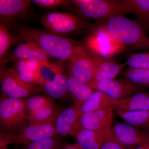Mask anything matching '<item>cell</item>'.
Instances as JSON below:
<instances>
[{
	"label": "cell",
	"instance_id": "25",
	"mask_svg": "<svg viewBox=\"0 0 149 149\" xmlns=\"http://www.w3.org/2000/svg\"><path fill=\"white\" fill-rule=\"evenodd\" d=\"M132 13L138 17L139 22L149 28V0H125Z\"/></svg>",
	"mask_w": 149,
	"mask_h": 149
},
{
	"label": "cell",
	"instance_id": "32",
	"mask_svg": "<svg viewBox=\"0 0 149 149\" xmlns=\"http://www.w3.org/2000/svg\"><path fill=\"white\" fill-rule=\"evenodd\" d=\"M32 2L44 9H53L58 8H69L72 5V1L69 0H32Z\"/></svg>",
	"mask_w": 149,
	"mask_h": 149
},
{
	"label": "cell",
	"instance_id": "10",
	"mask_svg": "<svg viewBox=\"0 0 149 149\" xmlns=\"http://www.w3.org/2000/svg\"><path fill=\"white\" fill-rule=\"evenodd\" d=\"M108 139L125 146L149 144V132L140 130L127 123H120L112 126Z\"/></svg>",
	"mask_w": 149,
	"mask_h": 149
},
{
	"label": "cell",
	"instance_id": "21",
	"mask_svg": "<svg viewBox=\"0 0 149 149\" xmlns=\"http://www.w3.org/2000/svg\"><path fill=\"white\" fill-rule=\"evenodd\" d=\"M68 93L70 95L74 105L79 107L92 95L95 90L88 84L78 82L68 74L67 77Z\"/></svg>",
	"mask_w": 149,
	"mask_h": 149
},
{
	"label": "cell",
	"instance_id": "31",
	"mask_svg": "<svg viewBox=\"0 0 149 149\" xmlns=\"http://www.w3.org/2000/svg\"><path fill=\"white\" fill-rule=\"evenodd\" d=\"M129 67L149 70V52L133 54L126 60Z\"/></svg>",
	"mask_w": 149,
	"mask_h": 149
},
{
	"label": "cell",
	"instance_id": "19",
	"mask_svg": "<svg viewBox=\"0 0 149 149\" xmlns=\"http://www.w3.org/2000/svg\"><path fill=\"white\" fill-rule=\"evenodd\" d=\"M42 63L31 60H20L14 62L11 68L22 81L37 84L38 70Z\"/></svg>",
	"mask_w": 149,
	"mask_h": 149
},
{
	"label": "cell",
	"instance_id": "7",
	"mask_svg": "<svg viewBox=\"0 0 149 149\" xmlns=\"http://www.w3.org/2000/svg\"><path fill=\"white\" fill-rule=\"evenodd\" d=\"M0 83L3 97L14 99H24L43 91L42 87L37 84L25 83L10 68L1 70Z\"/></svg>",
	"mask_w": 149,
	"mask_h": 149
},
{
	"label": "cell",
	"instance_id": "2",
	"mask_svg": "<svg viewBox=\"0 0 149 149\" xmlns=\"http://www.w3.org/2000/svg\"><path fill=\"white\" fill-rule=\"evenodd\" d=\"M102 24L115 40L126 47L138 50L149 49L147 28L140 22L117 15L105 19Z\"/></svg>",
	"mask_w": 149,
	"mask_h": 149
},
{
	"label": "cell",
	"instance_id": "20",
	"mask_svg": "<svg viewBox=\"0 0 149 149\" xmlns=\"http://www.w3.org/2000/svg\"><path fill=\"white\" fill-rule=\"evenodd\" d=\"M67 77L61 65L54 78L42 86L43 91L53 99L64 97L68 93Z\"/></svg>",
	"mask_w": 149,
	"mask_h": 149
},
{
	"label": "cell",
	"instance_id": "12",
	"mask_svg": "<svg viewBox=\"0 0 149 149\" xmlns=\"http://www.w3.org/2000/svg\"><path fill=\"white\" fill-rule=\"evenodd\" d=\"M81 113L78 108L74 105L69 106L61 111L55 123L58 135L75 137L82 128L80 123Z\"/></svg>",
	"mask_w": 149,
	"mask_h": 149
},
{
	"label": "cell",
	"instance_id": "37",
	"mask_svg": "<svg viewBox=\"0 0 149 149\" xmlns=\"http://www.w3.org/2000/svg\"><path fill=\"white\" fill-rule=\"evenodd\" d=\"M131 149H132V148H131Z\"/></svg>",
	"mask_w": 149,
	"mask_h": 149
},
{
	"label": "cell",
	"instance_id": "27",
	"mask_svg": "<svg viewBox=\"0 0 149 149\" xmlns=\"http://www.w3.org/2000/svg\"><path fill=\"white\" fill-rule=\"evenodd\" d=\"M122 76L134 84L149 88V70L129 67L123 71Z\"/></svg>",
	"mask_w": 149,
	"mask_h": 149
},
{
	"label": "cell",
	"instance_id": "13",
	"mask_svg": "<svg viewBox=\"0 0 149 149\" xmlns=\"http://www.w3.org/2000/svg\"><path fill=\"white\" fill-rule=\"evenodd\" d=\"M49 57L44 51L35 43L25 42L18 45L12 52L8 54L0 65L1 70L6 67L8 62L20 60H31L40 62L49 61Z\"/></svg>",
	"mask_w": 149,
	"mask_h": 149
},
{
	"label": "cell",
	"instance_id": "36",
	"mask_svg": "<svg viewBox=\"0 0 149 149\" xmlns=\"http://www.w3.org/2000/svg\"><path fill=\"white\" fill-rule=\"evenodd\" d=\"M61 147L60 148H57V149H61Z\"/></svg>",
	"mask_w": 149,
	"mask_h": 149
},
{
	"label": "cell",
	"instance_id": "9",
	"mask_svg": "<svg viewBox=\"0 0 149 149\" xmlns=\"http://www.w3.org/2000/svg\"><path fill=\"white\" fill-rule=\"evenodd\" d=\"M69 75L78 82L88 84L93 80L95 71L91 53L84 45L78 44L69 60Z\"/></svg>",
	"mask_w": 149,
	"mask_h": 149
},
{
	"label": "cell",
	"instance_id": "28",
	"mask_svg": "<svg viewBox=\"0 0 149 149\" xmlns=\"http://www.w3.org/2000/svg\"><path fill=\"white\" fill-rule=\"evenodd\" d=\"M5 24H0V64H1L8 51L17 41Z\"/></svg>",
	"mask_w": 149,
	"mask_h": 149
},
{
	"label": "cell",
	"instance_id": "35",
	"mask_svg": "<svg viewBox=\"0 0 149 149\" xmlns=\"http://www.w3.org/2000/svg\"><path fill=\"white\" fill-rule=\"evenodd\" d=\"M0 149H9L7 148L6 147H3V148H0Z\"/></svg>",
	"mask_w": 149,
	"mask_h": 149
},
{
	"label": "cell",
	"instance_id": "1",
	"mask_svg": "<svg viewBox=\"0 0 149 149\" xmlns=\"http://www.w3.org/2000/svg\"><path fill=\"white\" fill-rule=\"evenodd\" d=\"M18 36L17 40L35 43L49 57L61 62L69 60L79 44L72 39L38 28L21 27Z\"/></svg>",
	"mask_w": 149,
	"mask_h": 149
},
{
	"label": "cell",
	"instance_id": "14",
	"mask_svg": "<svg viewBox=\"0 0 149 149\" xmlns=\"http://www.w3.org/2000/svg\"><path fill=\"white\" fill-rule=\"evenodd\" d=\"M113 109L112 107L91 112L81 113L80 123L81 128L97 130L111 128Z\"/></svg>",
	"mask_w": 149,
	"mask_h": 149
},
{
	"label": "cell",
	"instance_id": "16",
	"mask_svg": "<svg viewBox=\"0 0 149 149\" xmlns=\"http://www.w3.org/2000/svg\"><path fill=\"white\" fill-rule=\"evenodd\" d=\"M91 54L95 66L94 76L91 82H102L115 79L126 65L109 61Z\"/></svg>",
	"mask_w": 149,
	"mask_h": 149
},
{
	"label": "cell",
	"instance_id": "17",
	"mask_svg": "<svg viewBox=\"0 0 149 149\" xmlns=\"http://www.w3.org/2000/svg\"><path fill=\"white\" fill-rule=\"evenodd\" d=\"M111 128L97 130L81 128L75 137L77 144L82 149H100L108 138Z\"/></svg>",
	"mask_w": 149,
	"mask_h": 149
},
{
	"label": "cell",
	"instance_id": "8",
	"mask_svg": "<svg viewBox=\"0 0 149 149\" xmlns=\"http://www.w3.org/2000/svg\"><path fill=\"white\" fill-rule=\"evenodd\" d=\"M42 23L45 30L61 36L72 34L89 25L76 15L64 12L46 14L42 17Z\"/></svg>",
	"mask_w": 149,
	"mask_h": 149
},
{
	"label": "cell",
	"instance_id": "34",
	"mask_svg": "<svg viewBox=\"0 0 149 149\" xmlns=\"http://www.w3.org/2000/svg\"><path fill=\"white\" fill-rule=\"evenodd\" d=\"M131 149H149V144H144L139 146L136 148H133Z\"/></svg>",
	"mask_w": 149,
	"mask_h": 149
},
{
	"label": "cell",
	"instance_id": "3",
	"mask_svg": "<svg viewBox=\"0 0 149 149\" xmlns=\"http://www.w3.org/2000/svg\"><path fill=\"white\" fill-rule=\"evenodd\" d=\"M72 5L83 16L95 19L132 13L125 0H74Z\"/></svg>",
	"mask_w": 149,
	"mask_h": 149
},
{
	"label": "cell",
	"instance_id": "15",
	"mask_svg": "<svg viewBox=\"0 0 149 149\" xmlns=\"http://www.w3.org/2000/svg\"><path fill=\"white\" fill-rule=\"evenodd\" d=\"M31 2L28 0H0L1 23L7 27V24L25 16Z\"/></svg>",
	"mask_w": 149,
	"mask_h": 149
},
{
	"label": "cell",
	"instance_id": "5",
	"mask_svg": "<svg viewBox=\"0 0 149 149\" xmlns=\"http://www.w3.org/2000/svg\"><path fill=\"white\" fill-rule=\"evenodd\" d=\"M54 122L37 123L27 121L19 131L14 135L1 133L0 148L11 144H26L45 138L58 136Z\"/></svg>",
	"mask_w": 149,
	"mask_h": 149
},
{
	"label": "cell",
	"instance_id": "24",
	"mask_svg": "<svg viewBox=\"0 0 149 149\" xmlns=\"http://www.w3.org/2000/svg\"><path fill=\"white\" fill-rule=\"evenodd\" d=\"M61 111L54 102L27 114V120L30 122L37 123L54 122Z\"/></svg>",
	"mask_w": 149,
	"mask_h": 149
},
{
	"label": "cell",
	"instance_id": "11",
	"mask_svg": "<svg viewBox=\"0 0 149 149\" xmlns=\"http://www.w3.org/2000/svg\"><path fill=\"white\" fill-rule=\"evenodd\" d=\"M88 84L94 90L102 92L114 100L125 98L135 93L142 92L143 90V87L124 78L102 82H91Z\"/></svg>",
	"mask_w": 149,
	"mask_h": 149
},
{
	"label": "cell",
	"instance_id": "22",
	"mask_svg": "<svg viewBox=\"0 0 149 149\" xmlns=\"http://www.w3.org/2000/svg\"><path fill=\"white\" fill-rule=\"evenodd\" d=\"M114 101L102 92L95 90L92 95L78 108L82 113L91 112L112 107Z\"/></svg>",
	"mask_w": 149,
	"mask_h": 149
},
{
	"label": "cell",
	"instance_id": "26",
	"mask_svg": "<svg viewBox=\"0 0 149 149\" xmlns=\"http://www.w3.org/2000/svg\"><path fill=\"white\" fill-rule=\"evenodd\" d=\"M61 62L42 63L38 70L37 84L42 86L51 81L57 73L61 65Z\"/></svg>",
	"mask_w": 149,
	"mask_h": 149
},
{
	"label": "cell",
	"instance_id": "6",
	"mask_svg": "<svg viewBox=\"0 0 149 149\" xmlns=\"http://www.w3.org/2000/svg\"><path fill=\"white\" fill-rule=\"evenodd\" d=\"M84 45L91 53L106 59L121 53L126 48L115 40L103 24L94 29Z\"/></svg>",
	"mask_w": 149,
	"mask_h": 149
},
{
	"label": "cell",
	"instance_id": "29",
	"mask_svg": "<svg viewBox=\"0 0 149 149\" xmlns=\"http://www.w3.org/2000/svg\"><path fill=\"white\" fill-rule=\"evenodd\" d=\"M63 145L61 139L58 136L24 144L22 149H56Z\"/></svg>",
	"mask_w": 149,
	"mask_h": 149
},
{
	"label": "cell",
	"instance_id": "4",
	"mask_svg": "<svg viewBox=\"0 0 149 149\" xmlns=\"http://www.w3.org/2000/svg\"><path fill=\"white\" fill-rule=\"evenodd\" d=\"M25 99L3 97L0 102L1 133L14 135L27 122Z\"/></svg>",
	"mask_w": 149,
	"mask_h": 149
},
{
	"label": "cell",
	"instance_id": "18",
	"mask_svg": "<svg viewBox=\"0 0 149 149\" xmlns=\"http://www.w3.org/2000/svg\"><path fill=\"white\" fill-rule=\"evenodd\" d=\"M113 110L123 111L149 110V93L140 92L119 100H114Z\"/></svg>",
	"mask_w": 149,
	"mask_h": 149
},
{
	"label": "cell",
	"instance_id": "23",
	"mask_svg": "<svg viewBox=\"0 0 149 149\" xmlns=\"http://www.w3.org/2000/svg\"><path fill=\"white\" fill-rule=\"evenodd\" d=\"M116 114L127 124L136 128L149 130V110H142L123 111L113 110Z\"/></svg>",
	"mask_w": 149,
	"mask_h": 149
},
{
	"label": "cell",
	"instance_id": "33",
	"mask_svg": "<svg viewBox=\"0 0 149 149\" xmlns=\"http://www.w3.org/2000/svg\"><path fill=\"white\" fill-rule=\"evenodd\" d=\"M100 149H125V148L115 141L107 139Z\"/></svg>",
	"mask_w": 149,
	"mask_h": 149
},
{
	"label": "cell",
	"instance_id": "30",
	"mask_svg": "<svg viewBox=\"0 0 149 149\" xmlns=\"http://www.w3.org/2000/svg\"><path fill=\"white\" fill-rule=\"evenodd\" d=\"M54 99L49 96L35 95L25 99L27 114L36 111L54 102Z\"/></svg>",
	"mask_w": 149,
	"mask_h": 149
}]
</instances>
